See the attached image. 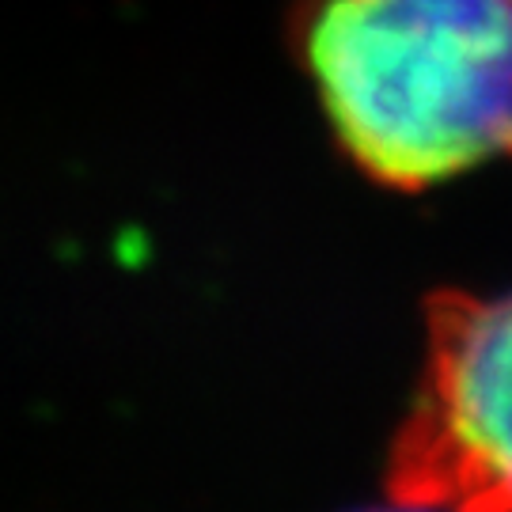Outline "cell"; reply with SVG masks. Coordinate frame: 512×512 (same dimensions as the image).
I'll return each instance as SVG.
<instances>
[{
  "instance_id": "3957f363",
  "label": "cell",
  "mask_w": 512,
  "mask_h": 512,
  "mask_svg": "<svg viewBox=\"0 0 512 512\" xmlns=\"http://www.w3.org/2000/svg\"><path fill=\"white\" fill-rule=\"evenodd\" d=\"M365 512H440V509H429V505H414V501H391V505H384V509H365Z\"/></svg>"
},
{
  "instance_id": "7a4b0ae2",
  "label": "cell",
  "mask_w": 512,
  "mask_h": 512,
  "mask_svg": "<svg viewBox=\"0 0 512 512\" xmlns=\"http://www.w3.org/2000/svg\"><path fill=\"white\" fill-rule=\"evenodd\" d=\"M391 497L440 512H512V293H437L425 365L391 448Z\"/></svg>"
},
{
  "instance_id": "6da1fadb",
  "label": "cell",
  "mask_w": 512,
  "mask_h": 512,
  "mask_svg": "<svg viewBox=\"0 0 512 512\" xmlns=\"http://www.w3.org/2000/svg\"><path fill=\"white\" fill-rule=\"evenodd\" d=\"M300 54L342 148L384 186L512 160V0H315Z\"/></svg>"
}]
</instances>
